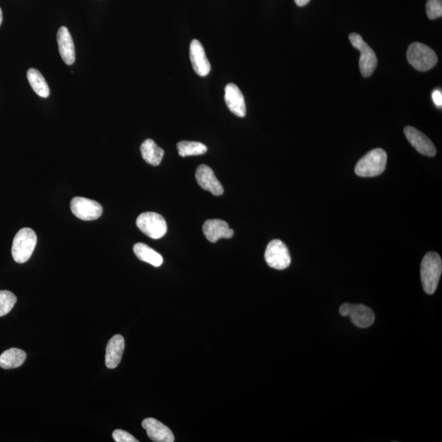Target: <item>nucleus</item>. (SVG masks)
<instances>
[{
    "label": "nucleus",
    "mask_w": 442,
    "mask_h": 442,
    "mask_svg": "<svg viewBox=\"0 0 442 442\" xmlns=\"http://www.w3.org/2000/svg\"><path fill=\"white\" fill-rule=\"evenodd\" d=\"M442 271V261L439 254L430 252L423 257L421 263V280L423 290L427 294H434L439 286Z\"/></svg>",
    "instance_id": "obj_1"
},
{
    "label": "nucleus",
    "mask_w": 442,
    "mask_h": 442,
    "mask_svg": "<svg viewBox=\"0 0 442 442\" xmlns=\"http://www.w3.org/2000/svg\"><path fill=\"white\" fill-rule=\"evenodd\" d=\"M388 155L382 149H375L368 152L359 161L354 168V172L361 177H375L384 172Z\"/></svg>",
    "instance_id": "obj_2"
},
{
    "label": "nucleus",
    "mask_w": 442,
    "mask_h": 442,
    "mask_svg": "<svg viewBox=\"0 0 442 442\" xmlns=\"http://www.w3.org/2000/svg\"><path fill=\"white\" fill-rule=\"evenodd\" d=\"M37 236L33 229L24 228L19 230L13 239L12 255L17 263H25L33 253Z\"/></svg>",
    "instance_id": "obj_3"
},
{
    "label": "nucleus",
    "mask_w": 442,
    "mask_h": 442,
    "mask_svg": "<svg viewBox=\"0 0 442 442\" xmlns=\"http://www.w3.org/2000/svg\"><path fill=\"white\" fill-rule=\"evenodd\" d=\"M407 59L413 67L420 72L429 71L437 63V56L434 50L425 44L418 42L409 45Z\"/></svg>",
    "instance_id": "obj_4"
},
{
    "label": "nucleus",
    "mask_w": 442,
    "mask_h": 442,
    "mask_svg": "<svg viewBox=\"0 0 442 442\" xmlns=\"http://www.w3.org/2000/svg\"><path fill=\"white\" fill-rule=\"evenodd\" d=\"M349 39L354 47L361 52L359 65H360L362 76L370 77L375 72L377 65V58L374 50L359 34L352 33L349 35Z\"/></svg>",
    "instance_id": "obj_5"
},
{
    "label": "nucleus",
    "mask_w": 442,
    "mask_h": 442,
    "mask_svg": "<svg viewBox=\"0 0 442 442\" xmlns=\"http://www.w3.org/2000/svg\"><path fill=\"white\" fill-rule=\"evenodd\" d=\"M136 224L142 233L153 239H160L167 232V224L162 215L155 213H142Z\"/></svg>",
    "instance_id": "obj_6"
},
{
    "label": "nucleus",
    "mask_w": 442,
    "mask_h": 442,
    "mask_svg": "<svg viewBox=\"0 0 442 442\" xmlns=\"http://www.w3.org/2000/svg\"><path fill=\"white\" fill-rule=\"evenodd\" d=\"M341 316L351 318L352 323L359 328L366 329L375 323V315L371 308L365 305L344 303L340 306Z\"/></svg>",
    "instance_id": "obj_7"
},
{
    "label": "nucleus",
    "mask_w": 442,
    "mask_h": 442,
    "mask_svg": "<svg viewBox=\"0 0 442 442\" xmlns=\"http://www.w3.org/2000/svg\"><path fill=\"white\" fill-rule=\"evenodd\" d=\"M265 259L266 263L275 270L287 269L291 264V256L288 247L279 239H275L268 244L265 252Z\"/></svg>",
    "instance_id": "obj_8"
},
{
    "label": "nucleus",
    "mask_w": 442,
    "mask_h": 442,
    "mask_svg": "<svg viewBox=\"0 0 442 442\" xmlns=\"http://www.w3.org/2000/svg\"><path fill=\"white\" fill-rule=\"evenodd\" d=\"M72 213L82 220H95L103 214V207L99 202L85 197H76L71 202Z\"/></svg>",
    "instance_id": "obj_9"
},
{
    "label": "nucleus",
    "mask_w": 442,
    "mask_h": 442,
    "mask_svg": "<svg viewBox=\"0 0 442 442\" xmlns=\"http://www.w3.org/2000/svg\"><path fill=\"white\" fill-rule=\"evenodd\" d=\"M404 133L408 141L418 153L427 156H434L436 154V147L429 138L416 128L407 126L404 129Z\"/></svg>",
    "instance_id": "obj_10"
},
{
    "label": "nucleus",
    "mask_w": 442,
    "mask_h": 442,
    "mask_svg": "<svg viewBox=\"0 0 442 442\" xmlns=\"http://www.w3.org/2000/svg\"><path fill=\"white\" fill-rule=\"evenodd\" d=\"M195 177L199 186L215 196H220L224 193V188L216 178L213 169L206 165H200L196 170Z\"/></svg>",
    "instance_id": "obj_11"
},
{
    "label": "nucleus",
    "mask_w": 442,
    "mask_h": 442,
    "mask_svg": "<svg viewBox=\"0 0 442 442\" xmlns=\"http://www.w3.org/2000/svg\"><path fill=\"white\" fill-rule=\"evenodd\" d=\"M224 92L225 103L231 113L239 117H245L247 113L245 99L238 87L230 83L225 86Z\"/></svg>",
    "instance_id": "obj_12"
},
{
    "label": "nucleus",
    "mask_w": 442,
    "mask_h": 442,
    "mask_svg": "<svg viewBox=\"0 0 442 442\" xmlns=\"http://www.w3.org/2000/svg\"><path fill=\"white\" fill-rule=\"evenodd\" d=\"M147 436L155 442H173L174 436L170 428L153 418H145L142 423Z\"/></svg>",
    "instance_id": "obj_13"
},
{
    "label": "nucleus",
    "mask_w": 442,
    "mask_h": 442,
    "mask_svg": "<svg viewBox=\"0 0 442 442\" xmlns=\"http://www.w3.org/2000/svg\"><path fill=\"white\" fill-rule=\"evenodd\" d=\"M190 60L193 70L200 76H206L211 72V65L206 58L204 46L197 40H192L190 44Z\"/></svg>",
    "instance_id": "obj_14"
},
{
    "label": "nucleus",
    "mask_w": 442,
    "mask_h": 442,
    "mask_svg": "<svg viewBox=\"0 0 442 442\" xmlns=\"http://www.w3.org/2000/svg\"><path fill=\"white\" fill-rule=\"evenodd\" d=\"M204 236L211 243H216L220 238H230L234 236V230L229 224L221 220H206L202 227Z\"/></svg>",
    "instance_id": "obj_15"
},
{
    "label": "nucleus",
    "mask_w": 442,
    "mask_h": 442,
    "mask_svg": "<svg viewBox=\"0 0 442 442\" xmlns=\"http://www.w3.org/2000/svg\"><path fill=\"white\" fill-rule=\"evenodd\" d=\"M57 39L59 53L64 63L67 65H72L76 60L75 46H74L72 37L67 27H60Z\"/></svg>",
    "instance_id": "obj_16"
},
{
    "label": "nucleus",
    "mask_w": 442,
    "mask_h": 442,
    "mask_svg": "<svg viewBox=\"0 0 442 442\" xmlns=\"http://www.w3.org/2000/svg\"><path fill=\"white\" fill-rule=\"evenodd\" d=\"M124 349H125V340L122 336L120 334L113 336L106 349V366L108 368H117L122 361Z\"/></svg>",
    "instance_id": "obj_17"
},
{
    "label": "nucleus",
    "mask_w": 442,
    "mask_h": 442,
    "mask_svg": "<svg viewBox=\"0 0 442 442\" xmlns=\"http://www.w3.org/2000/svg\"><path fill=\"white\" fill-rule=\"evenodd\" d=\"M140 151L142 158H144L147 163L156 167V165H159L160 163H162L164 150L156 145L153 140H146L142 142L140 147Z\"/></svg>",
    "instance_id": "obj_18"
},
{
    "label": "nucleus",
    "mask_w": 442,
    "mask_h": 442,
    "mask_svg": "<svg viewBox=\"0 0 442 442\" xmlns=\"http://www.w3.org/2000/svg\"><path fill=\"white\" fill-rule=\"evenodd\" d=\"M26 354L18 348H11L3 352L0 356V367L4 370H10L20 367L25 362Z\"/></svg>",
    "instance_id": "obj_19"
},
{
    "label": "nucleus",
    "mask_w": 442,
    "mask_h": 442,
    "mask_svg": "<svg viewBox=\"0 0 442 442\" xmlns=\"http://www.w3.org/2000/svg\"><path fill=\"white\" fill-rule=\"evenodd\" d=\"M133 252L140 261L155 267H159L163 263V256L145 243H136L133 246Z\"/></svg>",
    "instance_id": "obj_20"
},
{
    "label": "nucleus",
    "mask_w": 442,
    "mask_h": 442,
    "mask_svg": "<svg viewBox=\"0 0 442 442\" xmlns=\"http://www.w3.org/2000/svg\"><path fill=\"white\" fill-rule=\"evenodd\" d=\"M27 79L37 95L48 98L50 94L49 87L42 74L35 68H31L27 72Z\"/></svg>",
    "instance_id": "obj_21"
},
{
    "label": "nucleus",
    "mask_w": 442,
    "mask_h": 442,
    "mask_svg": "<svg viewBox=\"0 0 442 442\" xmlns=\"http://www.w3.org/2000/svg\"><path fill=\"white\" fill-rule=\"evenodd\" d=\"M177 149L179 156H199L204 155L207 152V147L199 142L181 141L178 142Z\"/></svg>",
    "instance_id": "obj_22"
},
{
    "label": "nucleus",
    "mask_w": 442,
    "mask_h": 442,
    "mask_svg": "<svg viewBox=\"0 0 442 442\" xmlns=\"http://www.w3.org/2000/svg\"><path fill=\"white\" fill-rule=\"evenodd\" d=\"M17 302L15 294L7 290L0 291V317L8 314Z\"/></svg>",
    "instance_id": "obj_23"
},
{
    "label": "nucleus",
    "mask_w": 442,
    "mask_h": 442,
    "mask_svg": "<svg viewBox=\"0 0 442 442\" xmlns=\"http://www.w3.org/2000/svg\"><path fill=\"white\" fill-rule=\"evenodd\" d=\"M426 10L428 18L435 20L442 16V0H427Z\"/></svg>",
    "instance_id": "obj_24"
},
{
    "label": "nucleus",
    "mask_w": 442,
    "mask_h": 442,
    "mask_svg": "<svg viewBox=\"0 0 442 442\" xmlns=\"http://www.w3.org/2000/svg\"><path fill=\"white\" fill-rule=\"evenodd\" d=\"M113 437L115 441L117 442H138L135 436L126 431L121 429L115 430L113 434Z\"/></svg>",
    "instance_id": "obj_25"
},
{
    "label": "nucleus",
    "mask_w": 442,
    "mask_h": 442,
    "mask_svg": "<svg viewBox=\"0 0 442 442\" xmlns=\"http://www.w3.org/2000/svg\"><path fill=\"white\" fill-rule=\"evenodd\" d=\"M432 99L437 108L442 107V93L441 90H435L432 93Z\"/></svg>",
    "instance_id": "obj_26"
},
{
    "label": "nucleus",
    "mask_w": 442,
    "mask_h": 442,
    "mask_svg": "<svg viewBox=\"0 0 442 442\" xmlns=\"http://www.w3.org/2000/svg\"><path fill=\"white\" fill-rule=\"evenodd\" d=\"M294 1L297 3V6L303 7L306 6V4L311 1V0H294Z\"/></svg>",
    "instance_id": "obj_27"
},
{
    "label": "nucleus",
    "mask_w": 442,
    "mask_h": 442,
    "mask_svg": "<svg viewBox=\"0 0 442 442\" xmlns=\"http://www.w3.org/2000/svg\"><path fill=\"white\" fill-rule=\"evenodd\" d=\"M2 22H3V13H2L1 8H0V25L2 24Z\"/></svg>",
    "instance_id": "obj_28"
}]
</instances>
